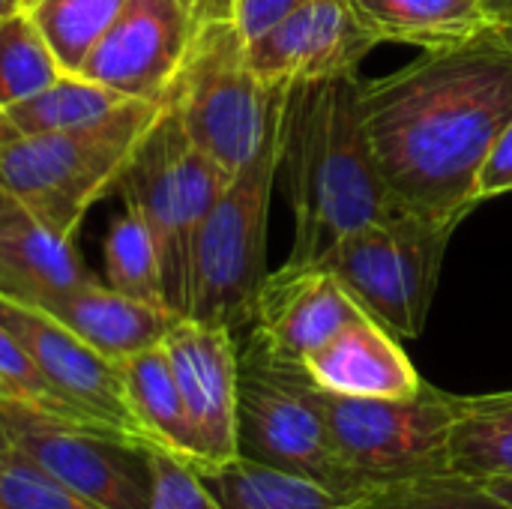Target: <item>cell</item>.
<instances>
[{"instance_id":"8d00e7d4","label":"cell","mask_w":512,"mask_h":509,"mask_svg":"<svg viewBox=\"0 0 512 509\" xmlns=\"http://www.w3.org/2000/svg\"><path fill=\"white\" fill-rule=\"evenodd\" d=\"M12 207H15V198H12V195H9V192L0 186V216H3L6 210H12Z\"/></svg>"},{"instance_id":"9c48e42d","label":"cell","mask_w":512,"mask_h":509,"mask_svg":"<svg viewBox=\"0 0 512 509\" xmlns=\"http://www.w3.org/2000/svg\"><path fill=\"white\" fill-rule=\"evenodd\" d=\"M345 465L372 486L447 474L459 396L423 384L405 399H351L318 390Z\"/></svg>"},{"instance_id":"3957f363","label":"cell","mask_w":512,"mask_h":509,"mask_svg":"<svg viewBox=\"0 0 512 509\" xmlns=\"http://www.w3.org/2000/svg\"><path fill=\"white\" fill-rule=\"evenodd\" d=\"M162 102L126 99L105 117L0 147V186L33 219L75 240L84 213L117 186Z\"/></svg>"},{"instance_id":"83f0119b","label":"cell","mask_w":512,"mask_h":509,"mask_svg":"<svg viewBox=\"0 0 512 509\" xmlns=\"http://www.w3.org/2000/svg\"><path fill=\"white\" fill-rule=\"evenodd\" d=\"M0 509H102L75 495L27 453L9 447L0 453Z\"/></svg>"},{"instance_id":"ab89813d","label":"cell","mask_w":512,"mask_h":509,"mask_svg":"<svg viewBox=\"0 0 512 509\" xmlns=\"http://www.w3.org/2000/svg\"><path fill=\"white\" fill-rule=\"evenodd\" d=\"M0 402H6V396H3V390H0Z\"/></svg>"},{"instance_id":"30bf717a","label":"cell","mask_w":512,"mask_h":509,"mask_svg":"<svg viewBox=\"0 0 512 509\" xmlns=\"http://www.w3.org/2000/svg\"><path fill=\"white\" fill-rule=\"evenodd\" d=\"M12 447L102 509H150V444L105 426L60 420L33 408L0 402Z\"/></svg>"},{"instance_id":"e575fe53","label":"cell","mask_w":512,"mask_h":509,"mask_svg":"<svg viewBox=\"0 0 512 509\" xmlns=\"http://www.w3.org/2000/svg\"><path fill=\"white\" fill-rule=\"evenodd\" d=\"M495 501H501L504 507L512 509V474H498V477H486V480H477Z\"/></svg>"},{"instance_id":"ffe728a7","label":"cell","mask_w":512,"mask_h":509,"mask_svg":"<svg viewBox=\"0 0 512 509\" xmlns=\"http://www.w3.org/2000/svg\"><path fill=\"white\" fill-rule=\"evenodd\" d=\"M381 42H408L423 51L468 42L498 30L480 0H348Z\"/></svg>"},{"instance_id":"74e56055","label":"cell","mask_w":512,"mask_h":509,"mask_svg":"<svg viewBox=\"0 0 512 509\" xmlns=\"http://www.w3.org/2000/svg\"><path fill=\"white\" fill-rule=\"evenodd\" d=\"M9 447H12V441H9V432H6V426H3V420H0V453L9 450Z\"/></svg>"},{"instance_id":"603a6c76","label":"cell","mask_w":512,"mask_h":509,"mask_svg":"<svg viewBox=\"0 0 512 509\" xmlns=\"http://www.w3.org/2000/svg\"><path fill=\"white\" fill-rule=\"evenodd\" d=\"M447 474L468 480L512 474V390L459 396Z\"/></svg>"},{"instance_id":"ac0fdd59","label":"cell","mask_w":512,"mask_h":509,"mask_svg":"<svg viewBox=\"0 0 512 509\" xmlns=\"http://www.w3.org/2000/svg\"><path fill=\"white\" fill-rule=\"evenodd\" d=\"M90 279L75 240L54 234L18 204L0 216V294L42 306Z\"/></svg>"},{"instance_id":"277c9868","label":"cell","mask_w":512,"mask_h":509,"mask_svg":"<svg viewBox=\"0 0 512 509\" xmlns=\"http://www.w3.org/2000/svg\"><path fill=\"white\" fill-rule=\"evenodd\" d=\"M228 180L231 174L195 147L177 111L165 99L159 117L138 141L114 186L123 207L135 210L147 222L159 255L165 306L180 318L186 315L198 228Z\"/></svg>"},{"instance_id":"d6986e66","label":"cell","mask_w":512,"mask_h":509,"mask_svg":"<svg viewBox=\"0 0 512 509\" xmlns=\"http://www.w3.org/2000/svg\"><path fill=\"white\" fill-rule=\"evenodd\" d=\"M117 372L141 441L195 468V438L165 345H153L120 360Z\"/></svg>"},{"instance_id":"836d02e7","label":"cell","mask_w":512,"mask_h":509,"mask_svg":"<svg viewBox=\"0 0 512 509\" xmlns=\"http://www.w3.org/2000/svg\"><path fill=\"white\" fill-rule=\"evenodd\" d=\"M480 3L489 12V18L495 21V27L512 39V0H480Z\"/></svg>"},{"instance_id":"4dcf8cb0","label":"cell","mask_w":512,"mask_h":509,"mask_svg":"<svg viewBox=\"0 0 512 509\" xmlns=\"http://www.w3.org/2000/svg\"><path fill=\"white\" fill-rule=\"evenodd\" d=\"M306 0H234L231 21L243 33L246 42L264 36L273 24H279L285 15L300 9Z\"/></svg>"},{"instance_id":"1f68e13d","label":"cell","mask_w":512,"mask_h":509,"mask_svg":"<svg viewBox=\"0 0 512 509\" xmlns=\"http://www.w3.org/2000/svg\"><path fill=\"white\" fill-rule=\"evenodd\" d=\"M512 192V120L510 126L504 129L501 141L495 144L483 174H480V201L486 198H498V195H507Z\"/></svg>"},{"instance_id":"4316f807","label":"cell","mask_w":512,"mask_h":509,"mask_svg":"<svg viewBox=\"0 0 512 509\" xmlns=\"http://www.w3.org/2000/svg\"><path fill=\"white\" fill-rule=\"evenodd\" d=\"M360 509H507L477 480L438 474L381 486Z\"/></svg>"},{"instance_id":"d6a6232c","label":"cell","mask_w":512,"mask_h":509,"mask_svg":"<svg viewBox=\"0 0 512 509\" xmlns=\"http://www.w3.org/2000/svg\"><path fill=\"white\" fill-rule=\"evenodd\" d=\"M234 12V0H195V24L201 21H213V18H231Z\"/></svg>"},{"instance_id":"52a82bcc","label":"cell","mask_w":512,"mask_h":509,"mask_svg":"<svg viewBox=\"0 0 512 509\" xmlns=\"http://www.w3.org/2000/svg\"><path fill=\"white\" fill-rule=\"evenodd\" d=\"M237 429L240 456L315 480L339 495H366L378 486L360 480L330 435L318 387L303 366L270 357L255 339L237 345Z\"/></svg>"},{"instance_id":"f1b7e54d","label":"cell","mask_w":512,"mask_h":509,"mask_svg":"<svg viewBox=\"0 0 512 509\" xmlns=\"http://www.w3.org/2000/svg\"><path fill=\"white\" fill-rule=\"evenodd\" d=\"M0 390L6 396V402L33 408L39 414H48V417H60V420L90 423L54 393V387L39 375V369L33 366L27 351L18 345V339L3 324H0Z\"/></svg>"},{"instance_id":"484cf974","label":"cell","mask_w":512,"mask_h":509,"mask_svg":"<svg viewBox=\"0 0 512 509\" xmlns=\"http://www.w3.org/2000/svg\"><path fill=\"white\" fill-rule=\"evenodd\" d=\"M66 75L27 9L0 21V108L30 99Z\"/></svg>"},{"instance_id":"2e32d148","label":"cell","mask_w":512,"mask_h":509,"mask_svg":"<svg viewBox=\"0 0 512 509\" xmlns=\"http://www.w3.org/2000/svg\"><path fill=\"white\" fill-rule=\"evenodd\" d=\"M300 366L318 390L351 399H405L426 384L399 339L369 315L342 327Z\"/></svg>"},{"instance_id":"5bb4252c","label":"cell","mask_w":512,"mask_h":509,"mask_svg":"<svg viewBox=\"0 0 512 509\" xmlns=\"http://www.w3.org/2000/svg\"><path fill=\"white\" fill-rule=\"evenodd\" d=\"M378 42L348 0H306L249 42V63L267 84L324 81L357 75Z\"/></svg>"},{"instance_id":"f35d334b","label":"cell","mask_w":512,"mask_h":509,"mask_svg":"<svg viewBox=\"0 0 512 509\" xmlns=\"http://www.w3.org/2000/svg\"><path fill=\"white\" fill-rule=\"evenodd\" d=\"M186 6H189V12H195V0H183Z\"/></svg>"},{"instance_id":"7c38bea8","label":"cell","mask_w":512,"mask_h":509,"mask_svg":"<svg viewBox=\"0 0 512 509\" xmlns=\"http://www.w3.org/2000/svg\"><path fill=\"white\" fill-rule=\"evenodd\" d=\"M0 324L18 339L39 375L84 420L141 441L123 399L117 363L102 357L45 309L0 294Z\"/></svg>"},{"instance_id":"5b68a950","label":"cell","mask_w":512,"mask_h":509,"mask_svg":"<svg viewBox=\"0 0 512 509\" xmlns=\"http://www.w3.org/2000/svg\"><path fill=\"white\" fill-rule=\"evenodd\" d=\"M279 162L282 114L264 147L231 174L198 228L183 318L228 327L234 336L249 330L258 291L267 279V216Z\"/></svg>"},{"instance_id":"f546056e","label":"cell","mask_w":512,"mask_h":509,"mask_svg":"<svg viewBox=\"0 0 512 509\" xmlns=\"http://www.w3.org/2000/svg\"><path fill=\"white\" fill-rule=\"evenodd\" d=\"M150 468H153L150 509H222L219 501L210 495L201 474L189 462L159 447H150Z\"/></svg>"},{"instance_id":"8992f818","label":"cell","mask_w":512,"mask_h":509,"mask_svg":"<svg viewBox=\"0 0 512 509\" xmlns=\"http://www.w3.org/2000/svg\"><path fill=\"white\" fill-rule=\"evenodd\" d=\"M288 84H267L249 63V42L231 18L195 24L186 60L168 90L183 129L228 174H237L267 141Z\"/></svg>"},{"instance_id":"d590c367","label":"cell","mask_w":512,"mask_h":509,"mask_svg":"<svg viewBox=\"0 0 512 509\" xmlns=\"http://www.w3.org/2000/svg\"><path fill=\"white\" fill-rule=\"evenodd\" d=\"M21 9H27L24 0H0V21L9 18V15H15V12H21Z\"/></svg>"},{"instance_id":"6da1fadb","label":"cell","mask_w":512,"mask_h":509,"mask_svg":"<svg viewBox=\"0 0 512 509\" xmlns=\"http://www.w3.org/2000/svg\"><path fill=\"white\" fill-rule=\"evenodd\" d=\"M363 120L399 207L459 225L512 120V39L486 30L363 81Z\"/></svg>"},{"instance_id":"4fadbf2b","label":"cell","mask_w":512,"mask_h":509,"mask_svg":"<svg viewBox=\"0 0 512 509\" xmlns=\"http://www.w3.org/2000/svg\"><path fill=\"white\" fill-rule=\"evenodd\" d=\"M195 18L183 0H126L78 75L123 99L162 102L186 60Z\"/></svg>"},{"instance_id":"44dd1931","label":"cell","mask_w":512,"mask_h":509,"mask_svg":"<svg viewBox=\"0 0 512 509\" xmlns=\"http://www.w3.org/2000/svg\"><path fill=\"white\" fill-rule=\"evenodd\" d=\"M222 509H360L378 489L366 495H339L315 480L237 456L234 462L201 474Z\"/></svg>"},{"instance_id":"7402d4cb","label":"cell","mask_w":512,"mask_h":509,"mask_svg":"<svg viewBox=\"0 0 512 509\" xmlns=\"http://www.w3.org/2000/svg\"><path fill=\"white\" fill-rule=\"evenodd\" d=\"M120 102L126 99L84 75H60L42 93L0 108V147L93 123Z\"/></svg>"},{"instance_id":"8fae6325","label":"cell","mask_w":512,"mask_h":509,"mask_svg":"<svg viewBox=\"0 0 512 509\" xmlns=\"http://www.w3.org/2000/svg\"><path fill=\"white\" fill-rule=\"evenodd\" d=\"M195 438V471H216L240 456V354L228 327L177 318L162 339Z\"/></svg>"},{"instance_id":"ba28073f","label":"cell","mask_w":512,"mask_h":509,"mask_svg":"<svg viewBox=\"0 0 512 509\" xmlns=\"http://www.w3.org/2000/svg\"><path fill=\"white\" fill-rule=\"evenodd\" d=\"M456 228L453 222L399 210L342 237L312 267L333 273L351 300L396 339H417Z\"/></svg>"},{"instance_id":"e0dca14e","label":"cell","mask_w":512,"mask_h":509,"mask_svg":"<svg viewBox=\"0 0 512 509\" xmlns=\"http://www.w3.org/2000/svg\"><path fill=\"white\" fill-rule=\"evenodd\" d=\"M36 309L54 315L60 324H66L78 339H84L111 363H120L144 348L162 345V339L180 318L168 306L126 297L102 285L99 279L63 291Z\"/></svg>"},{"instance_id":"d4e9b609","label":"cell","mask_w":512,"mask_h":509,"mask_svg":"<svg viewBox=\"0 0 512 509\" xmlns=\"http://www.w3.org/2000/svg\"><path fill=\"white\" fill-rule=\"evenodd\" d=\"M102 261H105L108 288L135 300L165 306L156 243L147 222L135 210L123 207V213L108 225L102 243Z\"/></svg>"},{"instance_id":"9a60e30c","label":"cell","mask_w":512,"mask_h":509,"mask_svg":"<svg viewBox=\"0 0 512 509\" xmlns=\"http://www.w3.org/2000/svg\"><path fill=\"white\" fill-rule=\"evenodd\" d=\"M360 315L366 312L333 273L321 267L282 264L276 273H267L246 336L270 357L300 366L315 348Z\"/></svg>"},{"instance_id":"cb8c5ba5","label":"cell","mask_w":512,"mask_h":509,"mask_svg":"<svg viewBox=\"0 0 512 509\" xmlns=\"http://www.w3.org/2000/svg\"><path fill=\"white\" fill-rule=\"evenodd\" d=\"M126 0H30L27 12L42 30L66 75H78L87 54L117 21Z\"/></svg>"},{"instance_id":"60d3db41","label":"cell","mask_w":512,"mask_h":509,"mask_svg":"<svg viewBox=\"0 0 512 509\" xmlns=\"http://www.w3.org/2000/svg\"><path fill=\"white\" fill-rule=\"evenodd\" d=\"M24 3H27V6H30V0H24Z\"/></svg>"},{"instance_id":"7a4b0ae2","label":"cell","mask_w":512,"mask_h":509,"mask_svg":"<svg viewBox=\"0 0 512 509\" xmlns=\"http://www.w3.org/2000/svg\"><path fill=\"white\" fill-rule=\"evenodd\" d=\"M279 171L294 216L291 267L318 264L342 237L402 210L378 168L357 75L288 84Z\"/></svg>"}]
</instances>
